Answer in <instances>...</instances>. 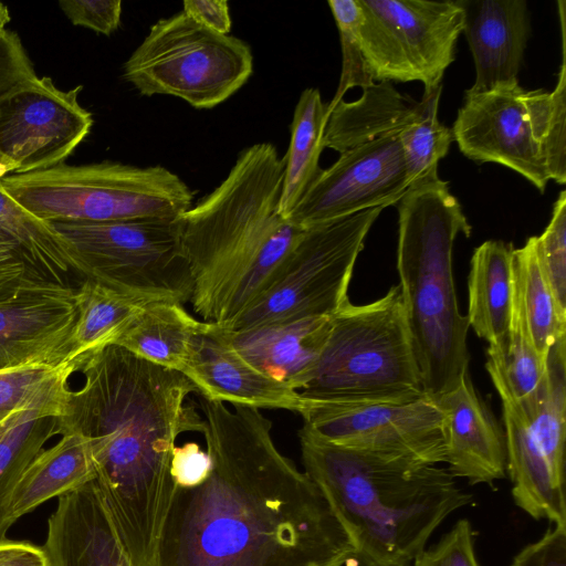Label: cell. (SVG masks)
<instances>
[{
    "mask_svg": "<svg viewBox=\"0 0 566 566\" xmlns=\"http://www.w3.org/2000/svg\"><path fill=\"white\" fill-rule=\"evenodd\" d=\"M211 472L175 486L153 566H344L354 545L258 408L201 399Z\"/></svg>",
    "mask_w": 566,
    "mask_h": 566,
    "instance_id": "obj_1",
    "label": "cell"
},
{
    "mask_svg": "<svg viewBox=\"0 0 566 566\" xmlns=\"http://www.w3.org/2000/svg\"><path fill=\"white\" fill-rule=\"evenodd\" d=\"M83 386L69 391L57 436L78 433L91 446L95 483L135 566H153L175 484L176 439L202 432L186 403L198 394L185 375L107 345L76 361Z\"/></svg>",
    "mask_w": 566,
    "mask_h": 566,
    "instance_id": "obj_2",
    "label": "cell"
},
{
    "mask_svg": "<svg viewBox=\"0 0 566 566\" xmlns=\"http://www.w3.org/2000/svg\"><path fill=\"white\" fill-rule=\"evenodd\" d=\"M284 159L270 143L243 149L226 179L178 218L205 323L228 326L265 290L304 229L279 213Z\"/></svg>",
    "mask_w": 566,
    "mask_h": 566,
    "instance_id": "obj_3",
    "label": "cell"
},
{
    "mask_svg": "<svg viewBox=\"0 0 566 566\" xmlns=\"http://www.w3.org/2000/svg\"><path fill=\"white\" fill-rule=\"evenodd\" d=\"M304 472L347 532L359 566H410L433 532L473 495L447 468L297 432Z\"/></svg>",
    "mask_w": 566,
    "mask_h": 566,
    "instance_id": "obj_4",
    "label": "cell"
},
{
    "mask_svg": "<svg viewBox=\"0 0 566 566\" xmlns=\"http://www.w3.org/2000/svg\"><path fill=\"white\" fill-rule=\"evenodd\" d=\"M399 287L423 392L437 400L469 373L467 315L457 300L452 251L471 226L449 182H419L396 203Z\"/></svg>",
    "mask_w": 566,
    "mask_h": 566,
    "instance_id": "obj_5",
    "label": "cell"
},
{
    "mask_svg": "<svg viewBox=\"0 0 566 566\" xmlns=\"http://www.w3.org/2000/svg\"><path fill=\"white\" fill-rule=\"evenodd\" d=\"M303 398L408 400L426 395L399 285L364 305L349 300L331 316L325 346Z\"/></svg>",
    "mask_w": 566,
    "mask_h": 566,
    "instance_id": "obj_6",
    "label": "cell"
},
{
    "mask_svg": "<svg viewBox=\"0 0 566 566\" xmlns=\"http://www.w3.org/2000/svg\"><path fill=\"white\" fill-rule=\"evenodd\" d=\"M3 191L36 219L117 222L176 220L192 207L193 193L163 166L117 161L57 166L0 179Z\"/></svg>",
    "mask_w": 566,
    "mask_h": 566,
    "instance_id": "obj_7",
    "label": "cell"
},
{
    "mask_svg": "<svg viewBox=\"0 0 566 566\" xmlns=\"http://www.w3.org/2000/svg\"><path fill=\"white\" fill-rule=\"evenodd\" d=\"M252 73L244 41L209 30L184 11L153 24L123 66V77L139 94L171 95L197 109L223 103Z\"/></svg>",
    "mask_w": 566,
    "mask_h": 566,
    "instance_id": "obj_8",
    "label": "cell"
},
{
    "mask_svg": "<svg viewBox=\"0 0 566 566\" xmlns=\"http://www.w3.org/2000/svg\"><path fill=\"white\" fill-rule=\"evenodd\" d=\"M78 274L145 303H189L192 280L179 221H56Z\"/></svg>",
    "mask_w": 566,
    "mask_h": 566,
    "instance_id": "obj_9",
    "label": "cell"
},
{
    "mask_svg": "<svg viewBox=\"0 0 566 566\" xmlns=\"http://www.w3.org/2000/svg\"><path fill=\"white\" fill-rule=\"evenodd\" d=\"M382 209H367L305 229L261 295L222 328L237 332L335 314L348 301L356 260Z\"/></svg>",
    "mask_w": 566,
    "mask_h": 566,
    "instance_id": "obj_10",
    "label": "cell"
},
{
    "mask_svg": "<svg viewBox=\"0 0 566 566\" xmlns=\"http://www.w3.org/2000/svg\"><path fill=\"white\" fill-rule=\"evenodd\" d=\"M359 42L374 82L442 84L464 15L458 0H358Z\"/></svg>",
    "mask_w": 566,
    "mask_h": 566,
    "instance_id": "obj_11",
    "label": "cell"
},
{
    "mask_svg": "<svg viewBox=\"0 0 566 566\" xmlns=\"http://www.w3.org/2000/svg\"><path fill=\"white\" fill-rule=\"evenodd\" d=\"M556 93L526 91L518 81L465 94L452 127L453 140L469 159L501 164L544 191L549 175L546 149Z\"/></svg>",
    "mask_w": 566,
    "mask_h": 566,
    "instance_id": "obj_12",
    "label": "cell"
},
{
    "mask_svg": "<svg viewBox=\"0 0 566 566\" xmlns=\"http://www.w3.org/2000/svg\"><path fill=\"white\" fill-rule=\"evenodd\" d=\"M303 402L304 424L332 443L429 464L444 462L446 416L427 395L391 401L303 398Z\"/></svg>",
    "mask_w": 566,
    "mask_h": 566,
    "instance_id": "obj_13",
    "label": "cell"
},
{
    "mask_svg": "<svg viewBox=\"0 0 566 566\" xmlns=\"http://www.w3.org/2000/svg\"><path fill=\"white\" fill-rule=\"evenodd\" d=\"M81 91L35 76L0 97V156L13 174L63 164L85 139L93 117L78 102Z\"/></svg>",
    "mask_w": 566,
    "mask_h": 566,
    "instance_id": "obj_14",
    "label": "cell"
},
{
    "mask_svg": "<svg viewBox=\"0 0 566 566\" xmlns=\"http://www.w3.org/2000/svg\"><path fill=\"white\" fill-rule=\"evenodd\" d=\"M409 188L399 137L353 147L321 169L287 219L301 229L396 205Z\"/></svg>",
    "mask_w": 566,
    "mask_h": 566,
    "instance_id": "obj_15",
    "label": "cell"
},
{
    "mask_svg": "<svg viewBox=\"0 0 566 566\" xmlns=\"http://www.w3.org/2000/svg\"><path fill=\"white\" fill-rule=\"evenodd\" d=\"M65 241L12 200L0 184V303L35 292L77 289Z\"/></svg>",
    "mask_w": 566,
    "mask_h": 566,
    "instance_id": "obj_16",
    "label": "cell"
},
{
    "mask_svg": "<svg viewBox=\"0 0 566 566\" xmlns=\"http://www.w3.org/2000/svg\"><path fill=\"white\" fill-rule=\"evenodd\" d=\"M504 355L505 349L489 346L485 367L501 399L512 497L534 520L566 525L565 490L554 482L521 400L511 388Z\"/></svg>",
    "mask_w": 566,
    "mask_h": 566,
    "instance_id": "obj_17",
    "label": "cell"
},
{
    "mask_svg": "<svg viewBox=\"0 0 566 566\" xmlns=\"http://www.w3.org/2000/svg\"><path fill=\"white\" fill-rule=\"evenodd\" d=\"M77 289L35 292L0 303V371L70 363Z\"/></svg>",
    "mask_w": 566,
    "mask_h": 566,
    "instance_id": "obj_18",
    "label": "cell"
},
{
    "mask_svg": "<svg viewBox=\"0 0 566 566\" xmlns=\"http://www.w3.org/2000/svg\"><path fill=\"white\" fill-rule=\"evenodd\" d=\"M443 410L444 463L455 479L471 485L505 479L507 455L505 433L488 405L473 387L469 373L451 391L436 400Z\"/></svg>",
    "mask_w": 566,
    "mask_h": 566,
    "instance_id": "obj_19",
    "label": "cell"
},
{
    "mask_svg": "<svg viewBox=\"0 0 566 566\" xmlns=\"http://www.w3.org/2000/svg\"><path fill=\"white\" fill-rule=\"evenodd\" d=\"M188 378L201 398L300 413V392L250 366L223 339L219 326L205 323L193 339Z\"/></svg>",
    "mask_w": 566,
    "mask_h": 566,
    "instance_id": "obj_20",
    "label": "cell"
},
{
    "mask_svg": "<svg viewBox=\"0 0 566 566\" xmlns=\"http://www.w3.org/2000/svg\"><path fill=\"white\" fill-rule=\"evenodd\" d=\"M43 548L52 566H135L95 480L59 496Z\"/></svg>",
    "mask_w": 566,
    "mask_h": 566,
    "instance_id": "obj_21",
    "label": "cell"
},
{
    "mask_svg": "<svg viewBox=\"0 0 566 566\" xmlns=\"http://www.w3.org/2000/svg\"><path fill=\"white\" fill-rule=\"evenodd\" d=\"M463 31L475 67L465 94H479L517 81L531 36V18L524 0H458Z\"/></svg>",
    "mask_w": 566,
    "mask_h": 566,
    "instance_id": "obj_22",
    "label": "cell"
},
{
    "mask_svg": "<svg viewBox=\"0 0 566 566\" xmlns=\"http://www.w3.org/2000/svg\"><path fill=\"white\" fill-rule=\"evenodd\" d=\"M329 328L331 316L275 322L237 332L219 326L223 339L244 361L296 391L311 379Z\"/></svg>",
    "mask_w": 566,
    "mask_h": 566,
    "instance_id": "obj_23",
    "label": "cell"
},
{
    "mask_svg": "<svg viewBox=\"0 0 566 566\" xmlns=\"http://www.w3.org/2000/svg\"><path fill=\"white\" fill-rule=\"evenodd\" d=\"M326 111L323 147L342 154L382 136H399L417 120L419 102L382 81L363 88L358 99H342Z\"/></svg>",
    "mask_w": 566,
    "mask_h": 566,
    "instance_id": "obj_24",
    "label": "cell"
},
{
    "mask_svg": "<svg viewBox=\"0 0 566 566\" xmlns=\"http://www.w3.org/2000/svg\"><path fill=\"white\" fill-rule=\"evenodd\" d=\"M96 478L90 442L78 433H63L42 449L17 482L9 500L6 531L43 502L74 491Z\"/></svg>",
    "mask_w": 566,
    "mask_h": 566,
    "instance_id": "obj_25",
    "label": "cell"
},
{
    "mask_svg": "<svg viewBox=\"0 0 566 566\" xmlns=\"http://www.w3.org/2000/svg\"><path fill=\"white\" fill-rule=\"evenodd\" d=\"M513 245L489 240L471 258L468 277V321L491 347L506 349L513 300Z\"/></svg>",
    "mask_w": 566,
    "mask_h": 566,
    "instance_id": "obj_26",
    "label": "cell"
},
{
    "mask_svg": "<svg viewBox=\"0 0 566 566\" xmlns=\"http://www.w3.org/2000/svg\"><path fill=\"white\" fill-rule=\"evenodd\" d=\"M202 325L203 322L189 314L184 304L149 302L111 345L188 378L193 339Z\"/></svg>",
    "mask_w": 566,
    "mask_h": 566,
    "instance_id": "obj_27",
    "label": "cell"
},
{
    "mask_svg": "<svg viewBox=\"0 0 566 566\" xmlns=\"http://www.w3.org/2000/svg\"><path fill=\"white\" fill-rule=\"evenodd\" d=\"M520 400L554 482L565 490L566 334L551 346L536 388Z\"/></svg>",
    "mask_w": 566,
    "mask_h": 566,
    "instance_id": "obj_28",
    "label": "cell"
},
{
    "mask_svg": "<svg viewBox=\"0 0 566 566\" xmlns=\"http://www.w3.org/2000/svg\"><path fill=\"white\" fill-rule=\"evenodd\" d=\"M67 395L18 410L0 424V536L17 482L45 442L57 436V417Z\"/></svg>",
    "mask_w": 566,
    "mask_h": 566,
    "instance_id": "obj_29",
    "label": "cell"
},
{
    "mask_svg": "<svg viewBox=\"0 0 566 566\" xmlns=\"http://www.w3.org/2000/svg\"><path fill=\"white\" fill-rule=\"evenodd\" d=\"M327 120L326 104L317 88H305L297 101L291 124L290 145L284 159V175L279 213L289 219L318 172L323 134Z\"/></svg>",
    "mask_w": 566,
    "mask_h": 566,
    "instance_id": "obj_30",
    "label": "cell"
},
{
    "mask_svg": "<svg viewBox=\"0 0 566 566\" xmlns=\"http://www.w3.org/2000/svg\"><path fill=\"white\" fill-rule=\"evenodd\" d=\"M76 301L77 321L71 339V364L111 345L147 304L91 279L80 283Z\"/></svg>",
    "mask_w": 566,
    "mask_h": 566,
    "instance_id": "obj_31",
    "label": "cell"
},
{
    "mask_svg": "<svg viewBox=\"0 0 566 566\" xmlns=\"http://www.w3.org/2000/svg\"><path fill=\"white\" fill-rule=\"evenodd\" d=\"M512 266L534 345L546 357L556 339L566 334V316L559 312L538 262L533 237L513 250Z\"/></svg>",
    "mask_w": 566,
    "mask_h": 566,
    "instance_id": "obj_32",
    "label": "cell"
},
{
    "mask_svg": "<svg viewBox=\"0 0 566 566\" xmlns=\"http://www.w3.org/2000/svg\"><path fill=\"white\" fill-rule=\"evenodd\" d=\"M441 92L442 84L423 92L417 120L398 136L409 188L438 176V161L453 140L452 130L438 120Z\"/></svg>",
    "mask_w": 566,
    "mask_h": 566,
    "instance_id": "obj_33",
    "label": "cell"
},
{
    "mask_svg": "<svg viewBox=\"0 0 566 566\" xmlns=\"http://www.w3.org/2000/svg\"><path fill=\"white\" fill-rule=\"evenodd\" d=\"M75 365H30L0 371V424L12 413L34 403L64 398Z\"/></svg>",
    "mask_w": 566,
    "mask_h": 566,
    "instance_id": "obj_34",
    "label": "cell"
},
{
    "mask_svg": "<svg viewBox=\"0 0 566 566\" xmlns=\"http://www.w3.org/2000/svg\"><path fill=\"white\" fill-rule=\"evenodd\" d=\"M545 360L546 357L537 352L531 336L520 289L513 274V300L504 366L511 388L518 399L536 388L545 370Z\"/></svg>",
    "mask_w": 566,
    "mask_h": 566,
    "instance_id": "obj_35",
    "label": "cell"
},
{
    "mask_svg": "<svg viewBox=\"0 0 566 566\" xmlns=\"http://www.w3.org/2000/svg\"><path fill=\"white\" fill-rule=\"evenodd\" d=\"M329 9L336 22L342 48V73L336 93L326 108L343 99L345 93L356 86L365 88L374 83L369 76L359 42L360 8L358 0H329Z\"/></svg>",
    "mask_w": 566,
    "mask_h": 566,
    "instance_id": "obj_36",
    "label": "cell"
},
{
    "mask_svg": "<svg viewBox=\"0 0 566 566\" xmlns=\"http://www.w3.org/2000/svg\"><path fill=\"white\" fill-rule=\"evenodd\" d=\"M535 252L555 297L566 316V191L554 203L549 223L541 235L533 237Z\"/></svg>",
    "mask_w": 566,
    "mask_h": 566,
    "instance_id": "obj_37",
    "label": "cell"
},
{
    "mask_svg": "<svg viewBox=\"0 0 566 566\" xmlns=\"http://www.w3.org/2000/svg\"><path fill=\"white\" fill-rule=\"evenodd\" d=\"M410 566H480L471 522L457 521L434 545L422 549Z\"/></svg>",
    "mask_w": 566,
    "mask_h": 566,
    "instance_id": "obj_38",
    "label": "cell"
},
{
    "mask_svg": "<svg viewBox=\"0 0 566 566\" xmlns=\"http://www.w3.org/2000/svg\"><path fill=\"white\" fill-rule=\"evenodd\" d=\"M60 8L74 25L111 35L120 24V0H62Z\"/></svg>",
    "mask_w": 566,
    "mask_h": 566,
    "instance_id": "obj_39",
    "label": "cell"
},
{
    "mask_svg": "<svg viewBox=\"0 0 566 566\" xmlns=\"http://www.w3.org/2000/svg\"><path fill=\"white\" fill-rule=\"evenodd\" d=\"M38 76L19 35L0 32V97L18 85Z\"/></svg>",
    "mask_w": 566,
    "mask_h": 566,
    "instance_id": "obj_40",
    "label": "cell"
},
{
    "mask_svg": "<svg viewBox=\"0 0 566 566\" xmlns=\"http://www.w3.org/2000/svg\"><path fill=\"white\" fill-rule=\"evenodd\" d=\"M511 566H566V525H549L513 557Z\"/></svg>",
    "mask_w": 566,
    "mask_h": 566,
    "instance_id": "obj_41",
    "label": "cell"
},
{
    "mask_svg": "<svg viewBox=\"0 0 566 566\" xmlns=\"http://www.w3.org/2000/svg\"><path fill=\"white\" fill-rule=\"evenodd\" d=\"M211 459L196 442L175 446L170 459V475L175 486L193 488L201 484L211 472Z\"/></svg>",
    "mask_w": 566,
    "mask_h": 566,
    "instance_id": "obj_42",
    "label": "cell"
},
{
    "mask_svg": "<svg viewBox=\"0 0 566 566\" xmlns=\"http://www.w3.org/2000/svg\"><path fill=\"white\" fill-rule=\"evenodd\" d=\"M182 11L195 21L220 34L231 30L229 4L224 0H186Z\"/></svg>",
    "mask_w": 566,
    "mask_h": 566,
    "instance_id": "obj_43",
    "label": "cell"
},
{
    "mask_svg": "<svg viewBox=\"0 0 566 566\" xmlns=\"http://www.w3.org/2000/svg\"><path fill=\"white\" fill-rule=\"evenodd\" d=\"M0 566H52L43 547L0 536Z\"/></svg>",
    "mask_w": 566,
    "mask_h": 566,
    "instance_id": "obj_44",
    "label": "cell"
},
{
    "mask_svg": "<svg viewBox=\"0 0 566 566\" xmlns=\"http://www.w3.org/2000/svg\"><path fill=\"white\" fill-rule=\"evenodd\" d=\"M10 20L11 18L8 7L0 2V32L6 30V25Z\"/></svg>",
    "mask_w": 566,
    "mask_h": 566,
    "instance_id": "obj_45",
    "label": "cell"
},
{
    "mask_svg": "<svg viewBox=\"0 0 566 566\" xmlns=\"http://www.w3.org/2000/svg\"><path fill=\"white\" fill-rule=\"evenodd\" d=\"M13 174V168L12 166L7 163L1 156H0V179L9 176V175H12Z\"/></svg>",
    "mask_w": 566,
    "mask_h": 566,
    "instance_id": "obj_46",
    "label": "cell"
}]
</instances>
